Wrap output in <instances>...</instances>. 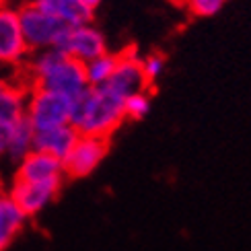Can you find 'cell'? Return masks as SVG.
Returning a JSON list of instances; mask_svg holds the SVG:
<instances>
[{"mask_svg":"<svg viewBox=\"0 0 251 251\" xmlns=\"http://www.w3.org/2000/svg\"><path fill=\"white\" fill-rule=\"evenodd\" d=\"M64 181H21L13 179L6 187V196L13 200L27 218L37 216L58 198Z\"/></svg>","mask_w":251,"mask_h":251,"instance_id":"obj_6","label":"cell"},{"mask_svg":"<svg viewBox=\"0 0 251 251\" xmlns=\"http://www.w3.org/2000/svg\"><path fill=\"white\" fill-rule=\"evenodd\" d=\"M29 54L19 23V10L10 4H0V68L19 70Z\"/></svg>","mask_w":251,"mask_h":251,"instance_id":"obj_5","label":"cell"},{"mask_svg":"<svg viewBox=\"0 0 251 251\" xmlns=\"http://www.w3.org/2000/svg\"><path fill=\"white\" fill-rule=\"evenodd\" d=\"M6 196V185H4V181L0 179V200H2V198Z\"/></svg>","mask_w":251,"mask_h":251,"instance_id":"obj_22","label":"cell"},{"mask_svg":"<svg viewBox=\"0 0 251 251\" xmlns=\"http://www.w3.org/2000/svg\"><path fill=\"white\" fill-rule=\"evenodd\" d=\"M109 151L107 138H97V136H78L72 151L64 159V175L70 179H80L87 177L101 165Z\"/></svg>","mask_w":251,"mask_h":251,"instance_id":"obj_7","label":"cell"},{"mask_svg":"<svg viewBox=\"0 0 251 251\" xmlns=\"http://www.w3.org/2000/svg\"><path fill=\"white\" fill-rule=\"evenodd\" d=\"M64 163L39 151H31L17 163L15 179L21 181H64Z\"/></svg>","mask_w":251,"mask_h":251,"instance_id":"obj_10","label":"cell"},{"mask_svg":"<svg viewBox=\"0 0 251 251\" xmlns=\"http://www.w3.org/2000/svg\"><path fill=\"white\" fill-rule=\"evenodd\" d=\"M19 72L27 82V87H39L58 93V95L68 97L70 101L78 99L89 89L85 64L56 48L31 51Z\"/></svg>","mask_w":251,"mask_h":251,"instance_id":"obj_1","label":"cell"},{"mask_svg":"<svg viewBox=\"0 0 251 251\" xmlns=\"http://www.w3.org/2000/svg\"><path fill=\"white\" fill-rule=\"evenodd\" d=\"M70 109H72V101L68 97L39 87H29L25 120L31 124V128L35 132H44L70 124Z\"/></svg>","mask_w":251,"mask_h":251,"instance_id":"obj_3","label":"cell"},{"mask_svg":"<svg viewBox=\"0 0 251 251\" xmlns=\"http://www.w3.org/2000/svg\"><path fill=\"white\" fill-rule=\"evenodd\" d=\"M10 130H13V126L0 122V161L6 159V151H8V142H10Z\"/></svg>","mask_w":251,"mask_h":251,"instance_id":"obj_20","label":"cell"},{"mask_svg":"<svg viewBox=\"0 0 251 251\" xmlns=\"http://www.w3.org/2000/svg\"><path fill=\"white\" fill-rule=\"evenodd\" d=\"M151 111V97L144 93H136V95H130L124 101V116L128 120H136L140 122L149 116Z\"/></svg>","mask_w":251,"mask_h":251,"instance_id":"obj_17","label":"cell"},{"mask_svg":"<svg viewBox=\"0 0 251 251\" xmlns=\"http://www.w3.org/2000/svg\"><path fill=\"white\" fill-rule=\"evenodd\" d=\"M27 221L29 218L8 196L0 200V251H6L17 241V237L23 233Z\"/></svg>","mask_w":251,"mask_h":251,"instance_id":"obj_14","label":"cell"},{"mask_svg":"<svg viewBox=\"0 0 251 251\" xmlns=\"http://www.w3.org/2000/svg\"><path fill=\"white\" fill-rule=\"evenodd\" d=\"M118 60H120V54H109V51L89 60L85 64V76H87L89 87L105 85V82L111 78L116 66H118Z\"/></svg>","mask_w":251,"mask_h":251,"instance_id":"obj_16","label":"cell"},{"mask_svg":"<svg viewBox=\"0 0 251 251\" xmlns=\"http://www.w3.org/2000/svg\"><path fill=\"white\" fill-rule=\"evenodd\" d=\"M169 2H173V4H187V0H169Z\"/></svg>","mask_w":251,"mask_h":251,"instance_id":"obj_23","label":"cell"},{"mask_svg":"<svg viewBox=\"0 0 251 251\" xmlns=\"http://www.w3.org/2000/svg\"><path fill=\"white\" fill-rule=\"evenodd\" d=\"M27 93L29 87L23 76H19L17 80L0 76V122L13 126L25 118Z\"/></svg>","mask_w":251,"mask_h":251,"instance_id":"obj_11","label":"cell"},{"mask_svg":"<svg viewBox=\"0 0 251 251\" xmlns=\"http://www.w3.org/2000/svg\"><path fill=\"white\" fill-rule=\"evenodd\" d=\"M56 50L64 51L66 56L82 62V64H87L89 60L105 54L107 51V41H105V35H103L95 25L89 23V25L68 27L66 35L62 37L60 46Z\"/></svg>","mask_w":251,"mask_h":251,"instance_id":"obj_8","label":"cell"},{"mask_svg":"<svg viewBox=\"0 0 251 251\" xmlns=\"http://www.w3.org/2000/svg\"><path fill=\"white\" fill-rule=\"evenodd\" d=\"M140 64H142V72H144L146 80L152 82L165 72L167 62H165V58L161 54H151V56H146L144 60H140Z\"/></svg>","mask_w":251,"mask_h":251,"instance_id":"obj_18","label":"cell"},{"mask_svg":"<svg viewBox=\"0 0 251 251\" xmlns=\"http://www.w3.org/2000/svg\"><path fill=\"white\" fill-rule=\"evenodd\" d=\"M33 138H35V130L31 128V124L25 118L19 120L17 124H13L8 151H6V161L17 165L25 154H29L33 151Z\"/></svg>","mask_w":251,"mask_h":251,"instance_id":"obj_15","label":"cell"},{"mask_svg":"<svg viewBox=\"0 0 251 251\" xmlns=\"http://www.w3.org/2000/svg\"><path fill=\"white\" fill-rule=\"evenodd\" d=\"M0 4H8V0H0Z\"/></svg>","mask_w":251,"mask_h":251,"instance_id":"obj_24","label":"cell"},{"mask_svg":"<svg viewBox=\"0 0 251 251\" xmlns=\"http://www.w3.org/2000/svg\"><path fill=\"white\" fill-rule=\"evenodd\" d=\"M103 87H107L111 93H116L122 99H128L130 95H136V93H144L146 87H149V80H146L142 72L140 58L134 51L120 54L116 70H113L111 78Z\"/></svg>","mask_w":251,"mask_h":251,"instance_id":"obj_9","label":"cell"},{"mask_svg":"<svg viewBox=\"0 0 251 251\" xmlns=\"http://www.w3.org/2000/svg\"><path fill=\"white\" fill-rule=\"evenodd\" d=\"M33 4L44 13L56 17L66 27H78L93 23V13L82 0H33Z\"/></svg>","mask_w":251,"mask_h":251,"instance_id":"obj_13","label":"cell"},{"mask_svg":"<svg viewBox=\"0 0 251 251\" xmlns=\"http://www.w3.org/2000/svg\"><path fill=\"white\" fill-rule=\"evenodd\" d=\"M187 6L196 17H214L221 13L225 0H187Z\"/></svg>","mask_w":251,"mask_h":251,"instance_id":"obj_19","label":"cell"},{"mask_svg":"<svg viewBox=\"0 0 251 251\" xmlns=\"http://www.w3.org/2000/svg\"><path fill=\"white\" fill-rule=\"evenodd\" d=\"M124 101L107 87H89L78 99L72 101L70 126L80 136H97L107 138L116 132L124 116Z\"/></svg>","mask_w":251,"mask_h":251,"instance_id":"obj_2","label":"cell"},{"mask_svg":"<svg viewBox=\"0 0 251 251\" xmlns=\"http://www.w3.org/2000/svg\"><path fill=\"white\" fill-rule=\"evenodd\" d=\"M19 23L23 31V39L29 51H39L48 48H58L62 37L66 35L68 27L60 23L56 17L44 13L33 2L19 6Z\"/></svg>","mask_w":251,"mask_h":251,"instance_id":"obj_4","label":"cell"},{"mask_svg":"<svg viewBox=\"0 0 251 251\" xmlns=\"http://www.w3.org/2000/svg\"><path fill=\"white\" fill-rule=\"evenodd\" d=\"M82 2H85L89 8H93V10H95V8H97V6L103 2V0H82Z\"/></svg>","mask_w":251,"mask_h":251,"instance_id":"obj_21","label":"cell"},{"mask_svg":"<svg viewBox=\"0 0 251 251\" xmlns=\"http://www.w3.org/2000/svg\"><path fill=\"white\" fill-rule=\"evenodd\" d=\"M78 136L80 134L72 128L70 124L58 126V128H51V130H44V132H35L33 151L51 154V156H56V159H60L62 163H64V159L72 151V146H75Z\"/></svg>","mask_w":251,"mask_h":251,"instance_id":"obj_12","label":"cell"}]
</instances>
